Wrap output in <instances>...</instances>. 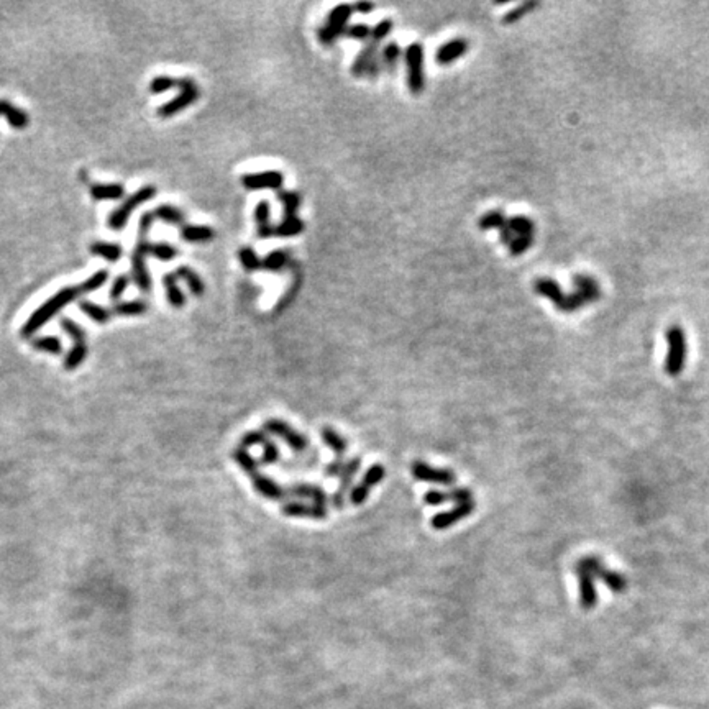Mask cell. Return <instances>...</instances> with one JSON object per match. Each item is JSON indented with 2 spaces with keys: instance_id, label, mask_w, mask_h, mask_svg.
<instances>
[{
  "instance_id": "cell-1",
  "label": "cell",
  "mask_w": 709,
  "mask_h": 709,
  "mask_svg": "<svg viewBox=\"0 0 709 709\" xmlns=\"http://www.w3.org/2000/svg\"><path fill=\"white\" fill-rule=\"evenodd\" d=\"M82 291L81 286H67V288H61L58 293L46 300L45 304L40 305L35 312H33L23 327L20 330V335L23 338H30L35 335L38 330H40L43 325L50 322V320L61 312L66 305H69L72 300H76L77 298H81Z\"/></svg>"
},
{
  "instance_id": "cell-2",
  "label": "cell",
  "mask_w": 709,
  "mask_h": 709,
  "mask_svg": "<svg viewBox=\"0 0 709 709\" xmlns=\"http://www.w3.org/2000/svg\"><path fill=\"white\" fill-rule=\"evenodd\" d=\"M667 354H665L663 371L670 378H677L683 373L688 358V338L682 325H670L665 332Z\"/></svg>"
},
{
  "instance_id": "cell-3",
  "label": "cell",
  "mask_w": 709,
  "mask_h": 709,
  "mask_svg": "<svg viewBox=\"0 0 709 709\" xmlns=\"http://www.w3.org/2000/svg\"><path fill=\"white\" fill-rule=\"evenodd\" d=\"M157 192H158V189L152 186V184H148V186H145L142 189H138L137 192H133L132 196L125 197L122 206H120L119 208H115V211L109 216V220H107V223H109L110 230H114V232L124 230V228L127 227L128 218L133 213L135 208L140 207L145 202L152 201V199L157 196Z\"/></svg>"
},
{
  "instance_id": "cell-4",
  "label": "cell",
  "mask_w": 709,
  "mask_h": 709,
  "mask_svg": "<svg viewBox=\"0 0 709 709\" xmlns=\"http://www.w3.org/2000/svg\"><path fill=\"white\" fill-rule=\"evenodd\" d=\"M404 61H406L407 86H409V91L414 95H420L425 89L424 45H422V43H411L404 51Z\"/></svg>"
},
{
  "instance_id": "cell-5",
  "label": "cell",
  "mask_w": 709,
  "mask_h": 709,
  "mask_svg": "<svg viewBox=\"0 0 709 709\" xmlns=\"http://www.w3.org/2000/svg\"><path fill=\"white\" fill-rule=\"evenodd\" d=\"M353 15V6L342 4L329 12L327 20L319 28V40L324 46H332L340 37H345L347 23Z\"/></svg>"
},
{
  "instance_id": "cell-6",
  "label": "cell",
  "mask_w": 709,
  "mask_h": 709,
  "mask_svg": "<svg viewBox=\"0 0 709 709\" xmlns=\"http://www.w3.org/2000/svg\"><path fill=\"white\" fill-rule=\"evenodd\" d=\"M263 430L266 434L278 437L288 445V449L294 451V455H300L309 451L310 449V442L304 434H300L299 430H296L293 425H289L288 422L283 419H276V417H271V419L265 420Z\"/></svg>"
},
{
  "instance_id": "cell-7",
  "label": "cell",
  "mask_w": 709,
  "mask_h": 709,
  "mask_svg": "<svg viewBox=\"0 0 709 709\" xmlns=\"http://www.w3.org/2000/svg\"><path fill=\"white\" fill-rule=\"evenodd\" d=\"M178 87L181 92H179L176 97H173L171 100L164 102V104L158 109V115L163 117V119H169V117L186 110L187 107L194 104V102L199 99V95H201L199 87L196 82H194L192 77H178Z\"/></svg>"
},
{
  "instance_id": "cell-8",
  "label": "cell",
  "mask_w": 709,
  "mask_h": 709,
  "mask_svg": "<svg viewBox=\"0 0 709 709\" xmlns=\"http://www.w3.org/2000/svg\"><path fill=\"white\" fill-rule=\"evenodd\" d=\"M150 250H152V244L148 241V237L138 235V244L135 246L132 255V278L142 293H150L152 291V276H150L147 265Z\"/></svg>"
},
{
  "instance_id": "cell-9",
  "label": "cell",
  "mask_w": 709,
  "mask_h": 709,
  "mask_svg": "<svg viewBox=\"0 0 709 709\" xmlns=\"http://www.w3.org/2000/svg\"><path fill=\"white\" fill-rule=\"evenodd\" d=\"M360 466H362V456H358V455L345 461L342 473H340V477H338V479H340L338 488H337V491L333 493L332 499H330V501H332V504H333V508L338 509V511H342V509L345 508L347 496L350 494V491H352L353 478L357 477Z\"/></svg>"
},
{
  "instance_id": "cell-10",
  "label": "cell",
  "mask_w": 709,
  "mask_h": 709,
  "mask_svg": "<svg viewBox=\"0 0 709 709\" xmlns=\"http://www.w3.org/2000/svg\"><path fill=\"white\" fill-rule=\"evenodd\" d=\"M386 477V470L383 465H373L366 470L365 477L358 484H354L350 491V503L353 506H362V504L366 503L368 496H370L371 489L376 486L378 483H381Z\"/></svg>"
},
{
  "instance_id": "cell-11",
  "label": "cell",
  "mask_w": 709,
  "mask_h": 709,
  "mask_svg": "<svg viewBox=\"0 0 709 709\" xmlns=\"http://www.w3.org/2000/svg\"><path fill=\"white\" fill-rule=\"evenodd\" d=\"M412 477H414L417 482H425V483H434V484H444V486H451L455 484L456 477L451 470L446 468H434V466L424 463V461L417 460L411 466Z\"/></svg>"
},
{
  "instance_id": "cell-12",
  "label": "cell",
  "mask_w": 709,
  "mask_h": 709,
  "mask_svg": "<svg viewBox=\"0 0 709 709\" xmlns=\"http://www.w3.org/2000/svg\"><path fill=\"white\" fill-rule=\"evenodd\" d=\"M241 184L249 191H281L284 184L283 173L270 169L263 173H253L241 176Z\"/></svg>"
},
{
  "instance_id": "cell-13",
  "label": "cell",
  "mask_w": 709,
  "mask_h": 709,
  "mask_svg": "<svg viewBox=\"0 0 709 709\" xmlns=\"http://www.w3.org/2000/svg\"><path fill=\"white\" fill-rule=\"evenodd\" d=\"M286 496H288V499H309V501H312L315 506L319 508H327V504L330 501L327 493H325L319 484L312 483L288 484V488H286Z\"/></svg>"
},
{
  "instance_id": "cell-14",
  "label": "cell",
  "mask_w": 709,
  "mask_h": 709,
  "mask_svg": "<svg viewBox=\"0 0 709 709\" xmlns=\"http://www.w3.org/2000/svg\"><path fill=\"white\" fill-rule=\"evenodd\" d=\"M475 509H477V503L471 501L466 504H458V506L450 509V511L435 514L430 521L432 529H435V531H445V529H450L453 524L470 517L471 514L475 512Z\"/></svg>"
},
{
  "instance_id": "cell-15",
  "label": "cell",
  "mask_w": 709,
  "mask_h": 709,
  "mask_svg": "<svg viewBox=\"0 0 709 709\" xmlns=\"http://www.w3.org/2000/svg\"><path fill=\"white\" fill-rule=\"evenodd\" d=\"M578 581V596L583 611H591L598 604V590H596V578L583 570H573Z\"/></svg>"
},
{
  "instance_id": "cell-16",
  "label": "cell",
  "mask_w": 709,
  "mask_h": 709,
  "mask_svg": "<svg viewBox=\"0 0 709 709\" xmlns=\"http://www.w3.org/2000/svg\"><path fill=\"white\" fill-rule=\"evenodd\" d=\"M424 501L429 504V506H440V504H445V503H455L456 506H458V504L471 503V501H475V499H473V494H471L470 489L458 486V488L446 489V491L432 489V491L425 493Z\"/></svg>"
},
{
  "instance_id": "cell-17",
  "label": "cell",
  "mask_w": 709,
  "mask_h": 709,
  "mask_svg": "<svg viewBox=\"0 0 709 709\" xmlns=\"http://www.w3.org/2000/svg\"><path fill=\"white\" fill-rule=\"evenodd\" d=\"M320 463V450L315 446H310L309 451L300 455H294L293 458L281 460L279 466L283 471H293V473H307L319 466Z\"/></svg>"
},
{
  "instance_id": "cell-18",
  "label": "cell",
  "mask_w": 709,
  "mask_h": 709,
  "mask_svg": "<svg viewBox=\"0 0 709 709\" xmlns=\"http://www.w3.org/2000/svg\"><path fill=\"white\" fill-rule=\"evenodd\" d=\"M281 512H283L286 517L312 519V521H324V519L329 517L327 508H319L315 506V504L294 503V501L284 504V506L281 508Z\"/></svg>"
},
{
  "instance_id": "cell-19",
  "label": "cell",
  "mask_w": 709,
  "mask_h": 709,
  "mask_svg": "<svg viewBox=\"0 0 709 709\" xmlns=\"http://www.w3.org/2000/svg\"><path fill=\"white\" fill-rule=\"evenodd\" d=\"M573 291L581 296V299L588 304H595L601 299V286L598 279L591 274L580 273L573 276Z\"/></svg>"
},
{
  "instance_id": "cell-20",
  "label": "cell",
  "mask_w": 709,
  "mask_h": 709,
  "mask_svg": "<svg viewBox=\"0 0 709 709\" xmlns=\"http://www.w3.org/2000/svg\"><path fill=\"white\" fill-rule=\"evenodd\" d=\"M251 483H253L255 491L268 499V501H286L288 496H286V488L281 486L278 482H274L273 478L266 477L263 473H258L256 477L251 478Z\"/></svg>"
},
{
  "instance_id": "cell-21",
  "label": "cell",
  "mask_w": 709,
  "mask_h": 709,
  "mask_svg": "<svg viewBox=\"0 0 709 709\" xmlns=\"http://www.w3.org/2000/svg\"><path fill=\"white\" fill-rule=\"evenodd\" d=\"M468 48L470 45L465 38H453V40L444 43V45L437 50L435 60L442 66H449L453 61L463 58L466 55V51H468Z\"/></svg>"
},
{
  "instance_id": "cell-22",
  "label": "cell",
  "mask_w": 709,
  "mask_h": 709,
  "mask_svg": "<svg viewBox=\"0 0 709 709\" xmlns=\"http://www.w3.org/2000/svg\"><path fill=\"white\" fill-rule=\"evenodd\" d=\"M256 230L260 240H270L274 237V225H271V206L268 201H260L255 208Z\"/></svg>"
},
{
  "instance_id": "cell-23",
  "label": "cell",
  "mask_w": 709,
  "mask_h": 709,
  "mask_svg": "<svg viewBox=\"0 0 709 709\" xmlns=\"http://www.w3.org/2000/svg\"><path fill=\"white\" fill-rule=\"evenodd\" d=\"M534 291H536V294L550 300V303L553 304V307H557V305L563 300V298H565V293H563V288L560 286V283H558V281H555V279H552V278L536 279V283H534Z\"/></svg>"
},
{
  "instance_id": "cell-24",
  "label": "cell",
  "mask_w": 709,
  "mask_h": 709,
  "mask_svg": "<svg viewBox=\"0 0 709 709\" xmlns=\"http://www.w3.org/2000/svg\"><path fill=\"white\" fill-rule=\"evenodd\" d=\"M181 239L187 244H207V241H212L216 239V230L208 225H192V223H186V225L181 227V232H179Z\"/></svg>"
},
{
  "instance_id": "cell-25",
  "label": "cell",
  "mask_w": 709,
  "mask_h": 709,
  "mask_svg": "<svg viewBox=\"0 0 709 709\" xmlns=\"http://www.w3.org/2000/svg\"><path fill=\"white\" fill-rule=\"evenodd\" d=\"M0 115L6 117L11 127L18 130L28 127V124H30V115L6 99H0Z\"/></svg>"
},
{
  "instance_id": "cell-26",
  "label": "cell",
  "mask_w": 709,
  "mask_h": 709,
  "mask_svg": "<svg viewBox=\"0 0 709 709\" xmlns=\"http://www.w3.org/2000/svg\"><path fill=\"white\" fill-rule=\"evenodd\" d=\"M89 192L94 201H120L125 197V187L120 183L92 184Z\"/></svg>"
},
{
  "instance_id": "cell-27",
  "label": "cell",
  "mask_w": 709,
  "mask_h": 709,
  "mask_svg": "<svg viewBox=\"0 0 709 709\" xmlns=\"http://www.w3.org/2000/svg\"><path fill=\"white\" fill-rule=\"evenodd\" d=\"M378 43H375L373 40H368L365 43V46L362 48V51L358 53V56L354 58L353 60V65H352V74L354 77H363L365 76V72H366V67L368 65H370L373 58H375L378 53Z\"/></svg>"
},
{
  "instance_id": "cell-28",
  "label": "cell",
  "mask_w": 709,
  "mask_h": 709,
  "mask_svg": "<svg viewBox=\"0 0 709 709\" xmlns=\"http://www.w3.org/2000/svg\"><path fill=\"white\" fill-rule=\"evenodd\" d=\"M163 284H164V289H166V299H168L169 305H171V307H174V309L184 307V305H186V294H184L183 289L179 288L176 273L164 274Z\"/></svg>"
},
{
  "instance_id": "cell-29",
  "label": "cell",
  "mask_w": 709,
  "mask_h": 709,
  "mask_svg": "<svg viewBox=\"0 0 709 709\" xmlns=\"http://www.w3.org/2000/svg\"><path fill=\"white\" fill-rule=\"evenodd\" d=\"M304 228L305 223L300 217H283V220L274 227V237H278V239H293V237L300 235L304 232Z\"/></svg>"
},
{
  "instance_id": "cell-30",
  "label": "cell",
  "mask_w": 709,
  "mask_h": 709,
  "mask_svg": "<svg viewBox=\"0 0 709 709\" xmlns=\"http://www.w3.org/2000/svg\"><path fill=\"white\" fill-rule=\"evenodd\" d=\"M232 456H233V461L240 466L241 471H244L246 477L253 478L260 473L258 460H256L249 450L244 449V446H237V449L233 450Z\"/></svg>"
},
{
  "instance_id": "cell-31",
  "label": "cell",
  "mask_w": 709,
  "mask_h": 709,
  "mask_svg": "<svg viewBox=\"0 0 709 709\" xmlns=\"http://www.w3.org/2000/svg\"><path fill=\"white\" fill-rule=\"evenodd\" d=\"M598 580L603 581L604 585L608 586V590L611 591V593H614V595L625 593V590H628V586H629L628 578H625L623 573L609 570L608 566H606L604 570L599 573Z\"/></svg>"
},
{
  "instance_id": "cell-32",
  "label": "cell",
  "mask_w": 709,
  "mask_h": 709,
  "mask_svg": "<svg viewBox=\"0 0 709 709\" xmlns=\"http://www.w3.org/2000/svg\"><path fill=\"white\" fill-rule=\"evenodd\" d=\"M176 276L178 279H183L187 284L191 294L196 296V298H202L204 293H206V284H204L202 278L192 268H189V266H179L176 270Z\"/></svg>"
},
{
  "instance_id": "cell-33",
  "label": "cell",
  "mask_w": 709,
  "mask_h": 709,
  "mask_svg": "<svg viewBox=\"0 0 709 709\" xmlns=\"http://www.w3.org/2000/svg\"><path fill=\"white\" fill-rule=\"evenodd\" d=\"M91 255L100 256L110 263H117L124 256V249L119 244H110V241H94L89 246Z\"/></svg>"
},
{
  "instance_id": "cell-34",
  "label": "cell",
  "mask_w": 709,
  "mask_h": 709,
  "mask_svg": "<svg viewBox=\"0 0 709 709\" xmlns=\"http://www.w3.org/2000/svg\"><path fill=\"white\" fill-rule=\"evenodd\" d=\"M148 312V304L142 299L133 300H122V303H115L112 307V314L120 315V317H138Z\"/></svg>"
},
{
  "instance_id": "cell-35",
  "label": "cell",
  "mask_w": 709,
  "mask_h": 709,
  "mask_svg": "<svg viewBox=\"0 0 709 709\" xmlns=\"http://www.w3.org/2000/svg\"><path fill=\"white\" fill-rule=\"evenodd\" d=\"M153 213H154V217L159 218V220H163L164 223H168V225H174V227L186 225V213H184L181 208L176 207V206L163 204V206L154 208Z\"/></svg>"
},
{
  "instance_id": "cell-36",
  "label": "cell",
  "mask_w": 709,
  "mask_h": 709,
  "mask_svg": "<svg viewBox=\"0 0 709 709\" xmlns=\"http://www.w3.org/2000/svg\"><path fill=\"white\" fill-rule=\"evenodd\" d=\"M320 435H322L324 444L333 451L335 456L345 458V453H347V450H348V442H347V439H345V437L340 435L337 430L330 429V427H325V429H322V434Z\"/></svg>"
},
{
  "instance_id": "cell-37",
  "label": "cell",
  "mask_w": 709,
  "mask_h": 709,
  "mask_svg": "<svg viewBox=\"0 0 709 709\" xmlns=\"http://www.w3.org/2000/svg\"><path fill=\"white\" fill-rule=\"evenodd\" d=\"M402 55H404V53H402L401 46L397 45V43H395V41L387 43V45L385 48H383L381 53H380L381 61H383V67H385V69L387 72H390V74H392V72H396L397 65H399Z\"/></svg>"
},
{
  "instance_id": "cell-38",
  "label": "cell",
  "mask_w": 709,
  "mask_h": 709,
  "mask_svg": "<svg viewBox=\"0 0 709 709\" xmlns=\"http://www.w3.org/2000/svg\"><path fill=\"white\" fill-rule=\"evenodd\" d=\"M79 309L97 324H107L112 319V310L102 307V305L95 303H91V300H81Z\"/></svg>"
},
{
  "instance_id": "cell-39",
  "label": "cell",
  "mask_w": 709,
  "mask_h": 709,
  "mask_svg": "<svg viewBox=\"0 0 709 709\" xmlns=\"http://www.w3.org/2000/svg\"><path fill=\"white\" fill-rule=\"evenodd\" d=\"M87 353H89V348H87V345L86 343H77L72 347L69 352H67L66 354V358H65V370L67 371H74L76 368H79L82 363L86 362V358H87Z\"/></svg>"
},
{
  "instance_id": "cell-40",
  "label": "cell",
  "mask_w": 709,
  "mask_h": 709,
  "mask_svg": "<svg viewBox=\"0 0 709 709\" xmlns=\"http://www.w3.org/2000/svg\"><path fill=\"white\" fill-rule=\"evenodd\" d=\"M288 261H289L288 251L274 250V251H271V253L266 255L263 260H261V268L276 273V271L283 270L284 266L288 265Z\"/></svg>"
},
{
  "instance_id": "cell-41",
  "label": "cell",
  "mask_w": 709,
  "mask_h": 709,
  "mask_svg": "<svg viewBox=\"0 0 709 709\" xmlns=\"http://www.w3.org/2000/svg\"><path fill=\"white\" fill-rule=\"evenodd\" d=\"M478 225L483 232L494 230V228H496V230H501V228L508 225V217L504 216L503 211H491L484 213V216L479 218Z\"/></svg>"
},
{
  "instance_id": "cell-42",
  "label": "cell",
  "mask_w": 709,
  "mask_h": 709,
  "mask_svg": "<svg viewBox=\"0 0 709 709\" xmlns=\"http://www.w3.org/2000/svg\"><path fill=\"white\" fill-rule=\"evenodd\" d=\"M279 202L283 204L284 208V217L289 216H298V211L303 204V197H300L299 192L296 191H279L278 192Z\"/></svg>"
},
{
  "instance_id": "cell-43",
  "label": "cell",
  "mask_w": 709,
  "mask_h": 709,
  "mask_svg": "<svg viewBox=\"0 0 709 709\" xmlns=\"http://www.w3.org/2000/svg\"><path fill=\"white\" fill-rule=\"evenodd\" d=\"M508 227L514 232V235H534L536 233V222L526 216L508 218Z\"/></svg>"
},
{
  "instance_id": "cell-44",
  "label": "cell",
  "mask_w": 709,
  "mask_h": 709,
  "mask_svg": "<svg viewBox=\"0 0 709 709\" xmlns=\"http://www.w3.org/2000/svg\"><path fill=\"white\" fill-rule=\"evenodd\" d=\"M32 347L38 350V352H45L50 354H60L62 352L61 340L58 337H53V335H45V337L35 338L32 342Z\"/></svg>"
},
{
  "instance_id": "cell-45",
  "label": "cell",
  "mask_w": 709,
  "mask_h": 709,
  "mask_svg": "<svg viewBox=\"0 0 709 709\" xmlns=\"http://www.w3.org/2000/svg\"><path fill=\"white\" fill-rule=\"evenodd\" d=\"M239 260L241 266H244V270L249 271V273L261 270V258L251 246H241L239 250Z\"/></svg>"
},
{
  "instance_id": "cell-46",
  "label": "cell",
  "mask_w": 709,
  "mask_h": 709,
  "mask_svg": "<svg viewBox=\"0 0 709 709\" xmlns=\"http://www.w3.org/2000/svg\"><path fill=\"white\" fill-rule=\"evenodd\" d=\"M109 270H99L97 273H94L92 276H89L86 281H82V283L79 284L81 286V291H82V296H86V294H91V293H94V291L97 289H100L102 286H104L107 281H109Z\"/></svg>"
},
{
  "instance_id": "cell-47",
  "label": "cell",
  "mask_w": 709,
  "mask_h": 709,
  "mask_svg": "<svg viewBox=\"0 0 709 709\" xmlns=\"http://www.w3.org/2000/svg\"><path fill=\"white\" fill-rule=\"evenodd\" d=\"M541 6L538 2H524L521 4V6H517L516 8H512V11H509L506 15L503 17V23H506V25H512V23H517L519 20H522L524 17L529 15L532 11H536V8Z\"/></svg>"
},
{
  "instance_id": "cell-48",
  "label": "cell",
  "mask_w": 709,
  "mask_h": 709,
  "mask_svg": "<svg viewBox=\"0 0 709 709\" xmlns=\"http://www.w3.org/2000/svg\"><path fill=\"white\" fill-rule=\"evenodd\" d=\"M174 87H178V77L173 76H164V74L157 76L153 77L152 82H150V92H152L153 95L164 94V92L171 91Z\"/></svg>"
},
{
  "instance_id": "cell-49",
  "label": "cell",
  "mask_w": 709,
  "mask_h": 709,
  "mask_svg": "<svg viewBox=\"0 0 709 709\" xmlns=\"http://www.w3.org/2000/svg\"><path fill=\"white\" fill-rule=\"evenodd\" d=\"M150 255L154 256V258H158L159 261H171L179 255V250L171 244H166V241H159V244H152Z\"/></svg>"
},
{
  "instance_id": "cell-50",
  "label": "cell",
  "mask_w": 709,
  "mask_h": 709,
  "mask_svg": "<svg viewBox=\"0 0 709 709\" xmlns=\"http://www.w3.org/2000/svg\"><path fill=\"white\" fill-rule=\"evenodd\" d=\"M60 325L65 332L69 335V337L74 340V345L77 343H86V330L81 327L79 324H76L74 320L69 317H61Z\"/></svg>"
},
{
  "instance_id": "cell-51",
  "label": "cell",
  "mask_w": 709,
  "mask_h": 709,
  "mask_svg": "<svg viewBox=\"0 0 709 709\" xmlns=\"http://www.w3.org/2000/svg\"><path fill=\"white\" fill-rule=\"evenodd\" d=\"M268 442L270 439L265 430H249L241 435L240 446H244V449H250V446H258V445L265 446Z\"/></svg>"
},
{
  "instance_id": "cell-52",
  "label": "cell",
  "mask_w": 709,
  "mask_h": 709,
  "mask_svg": "<svg viewBox=\"0 0 709 709\" xmlns=\"http://www.w3.org/2000/svg\"><path fill=\"white\" fill-rule=\"evenodd\" d=\"M534 245V235H516L514 240L509 244V255L521 256Z\"/></svg>"
},
{
  "instance_id": "cell-53",
  "label": "cell",
  "mask_w": 709,
  "mask_h": 709,
  "mask_svg": "<svg viewBox=\"0 0 709 709\" xmlns=\"http://www.w3.org/2000/svg\"><path fill=\"white\" fill-rule=\"evenodd\" d=\"M279 461H281L279 446L270 440L268 444L263 446V453H261V456L258 458V463L260 466H270L279 463Z\"/></svg>"
},
{
  "instance_id": "cell-54",
  "label": "cell",
  "mask_w": 709,
  "mask_h": 709,
  "mask_svg": "<svg viewBox=\"0 0 709 709\" xmlns=\"http://www.w3.org/2000/svg\"><path fill=\"white\" fill-rule=\"evenodd\" d=\"M345 37L350 38V40L366 43L371 38V27H368L366 23H354V25L347 28Z\"/></svg>"
},
{
  "instance_id": "cell-55",
  "label": "cell",
  "mask_w": 709,
  "mask_h": 709,
  "mask_svg": "<svg viewBox=\"0 0 709 709\" xmlns=\"http://www.w3.org/2000/svg\"><path fill=\"white\" fill-rule=\"evenodd\" d=\"M128 284H130V276L128 274H119L117 278L114 279V283H112V288H110V293H109V298L112 300H119L120 298H122L124 293H125V289L128 288Z\"/></svg>"
},
{
  "instance_id": "cell-56",
  "label": "cell",
  "mask_w": 709,
  "mask_h": 709,
  "mask_svg": "<svg viewBox=\"0 0 709 709\" xmlns=\"http://www.w3.org/2000/svg\"><path fill=\"white\" fill-rule=\"evenodd\" d=\"M392 32V22L390 20V18H385V20H381V22H378L375 27L371 28V38L370 40H373L375 43H380L385 40L386 37H390V33Z\"/></svg>"
},
{
  "instance_id": "cell-57",
  "label": "cell",
  "mask_w": 709,
  "mask_h": 709,
  "mask_svg": "<svg viewBox=\"0 0 709 709\" xmlns=\"http://www.w3.org/2000/svg\"><path fill=\"white\" fill-rule=\"evenodd\" d=\"M345 458H340V456H335V458L324 466L322 477L324 478H338L340 473H342L343 466H345Z\"/></svg>"
},
{
  "instance_id": "cell-58",
  "label": "cell",
  "mask_w": 709,
  "mask_h": 709,
  "mask_svg": "<svg viewBox=\"0 0 709 709\" xmlns=\"http://www.w3.org/2000/svg\"><path fill=\"white\" fill-rule=\"evenodd\" d=\"M383 69H385V67H383V61H381V56H380V53H378V55H376V56H375V58H373V60H371V62H370V65H368V67H366V72H365V76L368 77V79L375 81V79H376V77H378V76H380V74H381V71H383Z\"/></svg>"
},
{
  "instance_id": "cell-59",
  "label": "cell",
  "mask_w": 709,
  "mask_h": 709,
  "mask_svg": "<svg viewBox=\"0 0 709 709\" xmlns=\"http://www.w3.org/2000/svg\"><path fill=\"white\" fill-rule=\"evenodd\" d=\"M154 222V213L153 212H145L142 218H140V225H138V235H147L150 230H152Z\"/></svg>"
},
{
  "instance_id": "cell-60",
  "label": "cell",
  "mask_w": 709,
  "mask_h": 709,
  "mask_svg": "<svg viewBox=\"0 0 709 709\" xmlns=\"http://www.w3.org/2000/svg\"><path fill=\"white\" fill-rule=\"evenodd\" d=\"M373 11H375V4L373 2H357L353 6V12L362 13V15H368Z\"/></svg>"
},
{
  "instance_id": "cell-61",
  "label": "cell",
  "mask_w": 709,
  "mask_h": 709,
  "mask_svg": "<svg viewBox=\"0 0 709 709\" xmlns=\"http://www.w3.org/2000/svg\"><path fill=\"white\" fill-rule=\"evenodd\" d=\"M514 237L516 235H514V232L508 225L499 230V240H501V244H504V245L509 246V244H511V241L514 240Z\"/></svg>"
}]
</instances>
